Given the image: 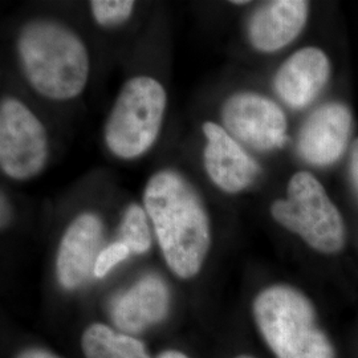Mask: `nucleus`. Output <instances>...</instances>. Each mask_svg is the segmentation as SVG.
<instances>
[{"label": "nucleus", "mask_w": 358, "mask_h": 358, "mask_svg": "<svg viewBox=\"0 0 358 358\" xmlns=\"http://www.w3.org/2000/svg\"><path fill=\"white\" fill-rule=\"evenodd\" d=\"M143 205L167 267L180 279H192L205 264L211 245L210 217L192 183L173 170L149 179Z\"/></svg>", "instance_id": "obj_1"}, {"label": "nucleus", "mask_w": 358, "mask_h": 358, "mask_svg": "<svg viewBox=\"0 0 358 358\" xmlns=\"http://www.w3.org/2000/svg\"><path fill=\"white\" fill-rule=\"evenodd\" d=\"M252 319L275 358H338L315 303L294 285L263 288L252 301Z\"/></svg>", "instance_id": "obj_2"}, {"label": "nucleus", "mask_w": 358, "mask_h": 358, "mask_svg": "<svg viewBox=\"0 0 358 358\" xmlns=\"http://www.w3.org/2000/svg\"><path fill=\"white\" fill-rule=\"evenodd\" d=\"M17 52L28 83L43 97L71 100L88 83L87 47L62 23L45 19L29 22L19 35Z\"/></svg>", "instance_id": "obj_3"}, {"label": "nucleus", "mask_w": 358, "mask_h": 358, "mask_svg": "<svg viewBox=\"0 0 358 358\" xmlns=\"http://www.w3.org/2000/svg\"><path fill=\"white\" fill-rule=\"evenodd\" d=\"M271 215L317 254L338 255L345 248L344 217L320 180L309 171H297L289 178L285 198L272 203Z\"/></svg>", "instance_id": "obj_4"}, {"label": "nucleus", "mask_w": 358, "mask_h": 358, "mask_svg": "<svg viewBox=\"0 0 358 358\" xmlns=\"http://www.w3.org/2000/svg\"><path fill=\"white\" fill-rule=\"evenodd\" d=\"M166 105V90L155 78H130L106 120L105 142L109 150L124 159L146 153L159 136Z\"/></svg>", "instance_id": "obj_5"}, {"label": "nucleus", "mask_w": 358, "mask_h": 358, "mask_svg": "<svg viewBox=\"0 0 358 358\" xmlns=\"http://www.w3.org/2000/svg\"><path fill=\"white\" fill-rule=\"evenodd\" d=\"M48 159L45 128L24 103L6 97L0 103V167L16 180L36 177Z\"/></svg>", "instance_id": "obj_6"}, {"label": "nucleus", "mask_w": 358, "mask_h": 358, "mask_svg": "<svg viewBox=\"0 0 358 358\" xmlns=\"http://www.w3.org/2000/svg\"><path fill=\"white\" fill-rule=\"evenodd\" d=\"M222 120L236 141L256 150L282 149L287 142V115L278 103L255 92L232 94L222 108Z\"/></svg>", "instance_id": "obj_7"}, {"label": "nucleus", "mask_w": 358, "mask_h": 358, "mask_svg": "<svg viewBox=\"0 0 358 358\" xmlns=\"http://www.w3.org/2000/svg\"><path fill=\"white\" fill-rule=\"evenodd\" d=\"M353 117L345 103H322L308 115L299 131L297 149L301 158L313 166H331L345 153Z\"/></svg>", "instance_id": "obj_8"}, {"label": "nucleus", "mask_w": 358, "mask_h": 358, "mask_svg": "<svg viewBox=\"0 0 358 358\" xmlns=\"http://www.w3.org/2000/svg\"><path fill=\"white\" fill-rule=\"evenodd\" d=\"M203 133L206 171L214 185L229 194L251 187L260 174L255 159L223 127L208 121L203 124Z\"/></svg>", "instance_id": "obj_9"}, {"label": "nucleus", "mask_w": 358, "mask_h": 358, "mask_svg": "<svg viewBox=\"0 0 358 358\" xmlns=\"http://www.w3.org/2000/svg\"><path fill=\"white\" fill-rule=\"evenodd\" d=\"M103 236V222L92 213H84L71 222L56 256V276L64 289H77L93 273Z\"/></svg>", "instance_id": "obj_10"}, {"label": "nucleus", "mask_w": 358, "mask_h": 358, "mask_svg": "<svg viewBox=\"0 0 358 358\" xmlns=\"http://www.w3.org/2000/svg\"><path fill=\"white\" fill-rule=\"evenodd\" d=\"M332 72L328 55L317 47H306L291 55L275 76V90L284 103L303 109L327 87Z\"/></svg>", "instance_id": "obj_11"}, {"label": "nucleus", "mask_w": 358, "mask_h": 358, "mask_svg": "<svg viewBox=\"0 0 358 358\" xmlns=\"http://www.w3.org/2000/svg\"><path fill=\"white\" fill-rule=\"evenodd\" d=\"M170 291L157 275H146L110 304V319L125 334H138L166 319Z\"/></svg>", "instance_id": "obj_12"}, {"label": "nucleus", "mask_w": 358, "mask_h": 358, "mask_svg": "<svg viewBox=\"0 0 358 358\" xmlns=\"http://www.w3.org/2000/svg\"><path fill=\"white\" fill-rule=\"evenodd\" d=\"M308 15L309 3L304 0H272L263 3L248 22V40L256 51H280L303 32Z\"/></svg>", "instance_id": "obj_13"}, {"label": "nucleus", "mask_w": 358, "mask_h": 358, "mask_svg": "<svg viewBox=\"0 0 358 358\" xmlns=\"http://www.w3.org/2000/svg\"><path fill=\"white\" fill-rule=\"evenodd\" d=\"M81 350L85 358H152L141 340L99 322L83 333Z\"/></svg>", "instance_id": "obj_14"}, {"label": "nucleus", "mask_w": 358, "mask_h": 358, "mask_svg": "<svg viewBox=\"0 0 358 358\" xmlns=\"http://www.w3.org/2000/svg\"><path fill=\"white\" fill-rule=\"evenodd\" d=\"M146 210L141 206L130 205L121 224V242L127 244L133 254H145L152 247V232Z\"/></svg>", "instance_id": "obj_15"}, {"label": "nucleus", "mask_w": 358, "mask_h": 358, "mask_svg": "<svg viewBox=\"0 0 358 358\" xmlns=\"http://www.w3.org/2000/svg\"><path fill=\"white\" fill-rule=\"evenodd\" d=\"M136 3L131 0H93L90 10L96 22L103 27L124 24L134 11Z\"/></svg>", "instance_id": "obj_16"}, {"label": "nucleus", "mask_w": 358, "mask_h": 358, "mask_svg": "<svg viewBox=\"0 0 358 358\" xmlns=\"http://www.w3.org/2000/svg\"><path fill=\"white\" fill-rule=\"evenodd\" d=\"M130 254L131 251L129 250L128 245L122 243L121 241L109 244L108 247L103 248L97 257L94 269H93V276L97 279L105 278L110 272V269L115 268V266L120 264L121 262L127 260Z\"/></svg>", "instance_id": "obj_17"}, {"label": "nucleus", "mask_w": 358, "mask_h": 358, "mask_svg": "<svg viewBox=\"0 0 358 358\" xmlns=\"http://www.w3.org/2000/svg\"><path fill=\"white\" fill-rule=\"evenodd\" d=\"M16 358H62L43 348H29L20 352Z\"/></svg>", "instance_id": "obj_18"}, {"label": "nucleus", "mask_w": 358, "mask_h": 358, "mask_svg": "<svg viewBox=\"0 0 358 358\" xmlns=\"http://www.w3.org/2000/svg\"><path fill=\"white\" fill-rule=\"evenodd\" d=\"M350 177L358 196V138L357 141L355 142L350 154Z\"/></svg>", "instance_id": "obj_19"}, {"label": "nucleus", "mask_w": 358, "mask_h": 358, "mask_svg": "<svg viewBox=\"0 0 358 358\" xmlns=\"http://www.w3.org/2000/svg\"><path fill=\"white\" fill-rule=\"evenodd\" d=\"M157 358H190L187 355H185V353H182V352H179V350H176V349H169V350H165V352H162V353H159L158 355V357Z\"/></svg>", "instance_id": "obj_20"}, {"label": "nucleus", "mask_w": 358, "mask_h": 358, "mask_svg": "<svg viewBox=\"0 0 358 358\" xmlns=\"http://www.w3.org/2000/svg\"><path fill=\"white\" fill-rule=\"evenodd\" d=\"M232 4H238V6H242V4H248V1L247 0H244V1H242V0H238V1H231Z\"/></svg>", "instance_id": "obj_21"}, {"label": "nucleus", "mask_w": 358, "mask_h": 358, "mask_svg": "<svg viewBox=\"0 0 358 358\" xmlns=\"http://www.w3.org/2000/svg\"><path fill=\"white\" fill-rule=\"evenodd\" d=\"M234 358H255L254 356H251V355H239V356H236V357Z\"/></svg>", "instance_id": "obj_22"}]
</instances>
